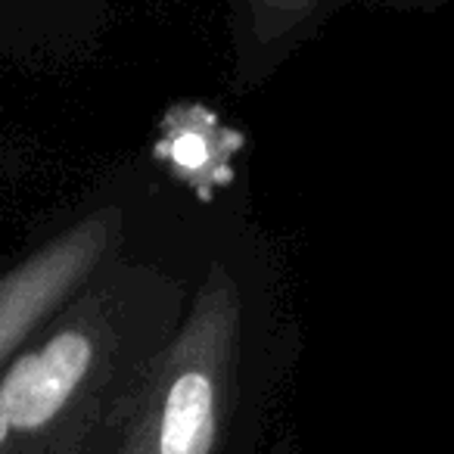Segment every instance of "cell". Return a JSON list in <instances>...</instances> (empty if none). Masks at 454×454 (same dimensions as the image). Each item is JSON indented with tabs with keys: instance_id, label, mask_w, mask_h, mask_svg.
Instances as JSON below:
<instances>
[{
	"instance_id": "obj_1",
	"label": "cell",
	"mask_w": 454,
	"mask_h": 454,
	"mask_svg": "<svg viewBox=\"0 0 454 454\" xmlns=\"http://www.w3.org/2000/svg\"><path fill=\"white\" fill-rule=\"evenodd\" d=\"M221 212L175 187L144 234L7 361L0 454H113L187 311Z\"/></svg>"
},
{
	"instance_id": "obj_2",
	"label": "cell",
	"mask_w": 454,
	"mask_h": 454,
	"mask_svg": "<svg viewBox=\"0 0 454 454\" xmlns=\"http://www.w3.org/2000/svg\"><path fill=\"white\" fill-rule=\"evenodd\" d=\"M296 364L299 324L271 247L224 208L113 454H271Z\"/></svg>"
},
{
	"instance_id": "obj_3",
	"label": "cell",
	"mask_w": 454,
	"mask_h": 454,
	"mask_svg": "<svg viewBox=\"0 0 454 454\" xmlns=\"http://www.w3.org/2000/svg\"><path fill=\"white\" fill-rule=\"evenodd\" d=\"M175 184L146 159L115 175L84 208L0 268V371L168 206Z\"/></svg>"
},
{
	"instance_id": "obj_4",
	"label": "cell",
	"mask_w": 454,
	"mask_h": 454,
	"mask_svg": "<svg viewBox=\"0 0 454 454\" xmlns=\"http://www.w3.org/2000/svg\"><path fill=\"white\" fill-rule=\"evenodd\" d=\"M243 146V131L224 125L206 103H175L165 109L146 159L162 171L165 181L193 196L200 206L218 208L224 190L237 177L234 159Z\"/></svg>"
},
{
	"instance_id": "obj_5",
	"label": "cell",
	"mask_w": 454,
	"mask_h": 454,
	"mask_svg": "<svg viewBox=\"0 0 454 454\" xmlns=\"http://www.w3.org/2000/svg\"><path fill=\"white\" fill-rule=\"evenodd\" d=\"M346 0H227L231 78L237 90H253L296 57Z\"/></svg>"
},
{
	"instance_id": "obj_6",
	"label": "cell",
	"mask_w": 454,
	"mask_h": 454,
	"mask_svg": "<svg viewBox=\"0 0 454 454\" xmlns=\"http://www.w3.org/2000/svg\"><path fill=\"white\" fill-rule=\"evenodd\" d=\"M346 7L389 10V13H439L454 10V0H346Z\"/></svg>"
},
{
	"instance_id": "obj_7",
	"label": "cell",
	"mask_w": 454,
	"mask_h": 454,
	"mask_svg": "<svg viewBox=\"0 0 454 454\" xmlns=\"http://www.w3.org/2000/svg\"><path fill=\"white\" fill-rule=\"evenodd\" d=\"M271 454H302V451H299L296 439H293L290 433H284V435L278 439V445H274V451H271Z\"/></svg>"
}]
</instances>
